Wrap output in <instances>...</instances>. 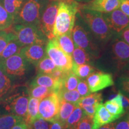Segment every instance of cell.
<instances>
[{
    "instance_id": "cell-1",
    "label": "cell",
    "mask_w": 129,
    "mask_h": 129,
    "mask_svg": "<svg viewBox=\"0 0 129 129\" xmlns=\"http://www.w3.org/2000/svg\"><path fill=\"white\" fill-rule=\"evenodd\" d=\"M30 96L28 87L16 84L4 97L0 99V111L3 114H13L25 120Z\"/></svg>"
},
{
    "instance_id": "cell-2",
    "label": "cell",
    "mask_w": 129,
    "mask_h": 129,
    "mask_svg": "<svg viewBox=\"0 0 129 129\" xmlns=\"http://www.w3.org/2000/svg\"><path fill=\"white\" fill-rule=\"evenodd\" d=\"M72 37L75 46L87 51L93 60L101 57L102 52L98 44V41L84 22L78 12L76 14L75 24L72 30Z\"/></svg>"
},
{
    "instance_id": "cell-3",
    "label": "cell",
    "mask_w": 129,
    "mask_h": 129,
    "mask_svg": "<svg viewBox=\"0 0 129 129\" xmlns=\"http://www.w3.org/2000/svg\"><path fill=\"white\" fill-rule=\"evenodd\" d=\"M78 13L84 22L99 43L106 44L115 34L109 28L102 13L81 7Z\"/></svg>"
},
{
    "instance_id": "cell-4",
    "label": "cell",
    "mask_w": 129,
    "mask_h": 129,
    "mask_svg": "<svg viewBox=\"0 0 129 129\" xmlns=\"http://www.w3.org/2000/svg\"><path fill=\"white\" fill-rule=\"evenodd\" d=\"M80 6L74 0L60 1L53 30L54 38L72 32Z\"/></svg>"
},
{
    "instance_id": "cell-5",
    "label": "cell",
    "mask_w": 129,
    "mask_h": 129,
    "mask_svg": "<svg viewBox=\"0 0 129 129\" xmlns=\"http://www.w3.org/2000/svg\"><path fill=\"white\" fill-rule=\"evenodd\" d=\"M50 0H25L13 21L14 24L31 25L39 27L43 11Z\"/></svg>"
},
{
    "instance_id": "cell-6",
    "label": "cell",
    "mask_w": 129,
    "mask_h": 129,
    "mask_svg": "<svg viewBox=\"0 0 129 129\" xmlns=\"http://www.w3.org/2000/svg\"><path fill=\"white\" fill-rule=\"evenodd\" d=\"M30 64L20 53H17L0 62V69L10 78L14 84H20V82L29 72Z\"/></svg>"
},
{
    "instance_id": "cell-7",
    "label": "cell",
    "mask_w": 129,
    "mask_h": 129,
    "mask_svg": "<svg viewBox=\"0 0 129 129\" xmlns=\"http://www.w3.org/2000/svg\"><path fill=\"white\" fill-rule=\"evenodd\" d=\"M10 29L22 47L35 44L46 45L48 41L40 27L37 26L14 24Z\"/></svg>"
},
{
    "instance_id": "cell-8",
    "label": "cell",
    "mask_w": 129,
    "mask_h": 129,
    "mask_svg": "<svg viewBox=\"0 0 129 129\" xmlns=\"http://www.w3.org/2000/svg\"><path fill=\"white\" fill-rule=\"evenodd\" d=\"M110 46V64L116 75L129 62V44L120 38L118 34L113 38Z\"/></svg>"
},
{
    "instance_id": "cell-9",
    "label": "cell",
    "mask_w": 129,
    "mask_h": 129,
    "mask_svg": "<svg viewBox=\"0 0 129 129\" xmlns=\"http://www.w3.org/2000/svg\"><path fill=\"white\" fill-rule=\"evenodd\" d=\"M46 55L50 58L58 68L66 72L72 71L73 66L72 56L62 50L56 38L48 40L46 46Z\"/></svg>"
},
{
    "instance_id": "cell-10",
    "label": "cell",
    "mask_w": 129,
    "mask_h": 129,
    "mask_svg": "<svg viewBox=\"0 0 129 129\" xmlns=\"http://www.w3.org/2000/svg\"><path fill=\"white\" fill-rule=\"evenodd\" d=\"M59 2L60 1L58 0H50L42 13L40 19L39 27L48 40L54 38L53 30Z\"/></svg>"
},
{
    "instance_id": "cell-11",
    "label": "cell",
    "mask_w": 129,
    "mask_h": 129,
    "mask_svg": "<svg viewBox=\"0 0 129 129\" xmlns=\"http://www.w3.org/2000/svg\"><path fill=\"white\" fill-rule=\"evenodd\" d=\"M60 100L56 92H53L41 100L39 105V116L49 122L58 120Z\"/></svg>"
},
{
    "instance_id": "cell-12",
    "label": "cell",
    "mask_w": 129,
    "mask_h": 129,
    "mask_svg": "<svg viewBox=\"0 0 129 129\" xmlns=\"http://www.w3.org/2000/svg\"><path fill=\"white\" fill-rule=\"evenodd\" d=\"M87 82L91 93L98 92L114 85L112 74L98 70L88 77Z\"/></svg>"
},
{
    "instance_id": "cell-13",
    "label": "cell",
    "mask_w": 129,
    "mask_h": 129,
    "mask_svg": "<svg viewBox=\"0 0 129 129\" xmlns=\"http://www.w3.org/2000/svg\"><path fill=\"white\" fill-rule=\"evenodd\" d=\"M105 20L113 32L118 34L129 26V17L120 9L102 13Z\"/></svg>"
},
{
    "instance_id": "cell-14",
    "label": "cell",
    "mask_w": 129,
    "mask_h": 129,
    "mask_svg": "<svg viewBox=\"0 0 129 129\" xmlns=\"http://www.w3.org/2000/svg\"><path fill=\"white\" fill-rule=\"evenodd\" d=\"M46 45L35 44L24 46L21 48L20 54L32 65L37 63L46 55Z\"/></svg>"
},
{
    "instance_id": "cell-15",
    "label": "cell",
    "mask_w": 129,
    "mask_h": 129,
    "mask_svg": "<svg viewBox=\"0 0 129 129\" xmlns=\"http://www.w3.org/2000/svg\"><path fill=\"white\" fill-rule=\"evenodd\" d=\"M121 2L122 0H91L80 7L105 13L119 9Z\"/></svg>"
},
{
    "instance_id": "cell-16",
    "label": "cell",
    "mask_w": 129,
    "mask_h": 129,
    "mask_svg": "<svg viewBox=\"0 0 129 129\" xmlns=\"http://www.w3.org/2000/svg\"><path fill=\"white\" fill-rule=\"evenodd\" d=\"M120 118L110 114L102 103L97 106L96 112L93 117L92 129H98L103 125L117 120Z\"/></svg>"
},
{
    "instance_id": "cell-17",
    "label": "cell",
    "mask_w": 129,
    "mask_h": 129,
    "mask_svg": "<svg viewBox=\"0 0 129 129\" xmlns=\"http://www.w3.org/2000/svg\"><path fill=\"white\" fill-rule=\"evenodd\" d=\"M30 85L47 87L52 88L55 92H57L63 88V81L55 78L51 74H37Z\"/></svg>"
},
{
    "instance_id": "cell-18",
    "label": "cell",
    "mask_w": 129,
    "mask_h": 129,
    "mask_svg": "<svg viewBox=\"0 0 129 129\" xmlns=\"http://www.w3.org/2000/svg\"><path fill=\"white\" fill-rule=\"evenodd\" d=\"M104 105L110 114L119 118L126 113L122 106V93L119 91L114 99L106 101Z\"/></svg>"
},
{
    "instance_id": "cell-19",
    "label": "cell",
    "mask_w": 129,
    "mask_h": 129,
    "mask_svg": "<svg viewBox=\"0 0 129 129\" xmlns=\"http://www.w3.org/2000/svg\"><path fill=\"white\" fill-rule=\"evenodd\" d=\"M41 99L30 97L26 118L24 120L27 125H30L37 118L39 117V105Z\"/></svg>"
},
{
    "instance_id": "cell-20",
    "label": "cell",
    "mask_w": 129,
    "mask_h": 129,
    "mask_svg": "<svg viewBox=\"0 0 129 129\" xmlns=\"http://www.w3.org/2000/svg\"><path fill=\"white\" fill-rule=\"evenodd\" d=\"M55 38L62 50L69 55L72 56L75 49V44L72 39V32H69Z\"/></svg>"
},
{
    "instance_id": "cell-21",
    "label": "cell",
    "mask_w": 129,
    "mask_h": 129,
    "mask_svg": "<svg viewBox=\"0 0 129 129\" xmlns=\"http://www.w3.org/2000/svg\"><path fill=\"white\" fill-rule=\"evenodd\" d=\"M74 63L78 64H91L93 58L83 48L75 46V49L72 54Z\"/></svg>"
},
{
    "instance_id": "cell-22",
    "label": "cell",
    "mask_w": 129,
    "mask_h": 129,
    "mask_svg": "<svg viewBox=\"0 0 129 129\" xmlns=\"http://www.w3.org/2000/svg\"><path fill=\"white\" fill-rule=\"evenodd\" d=\"M22 47H23L16 39V38H14L7 44L4 50L0 54V62L6 60L14 54L20 53Z\"/></svg>"
},
{
    "instance_id": "cell-23",
    "label": "cell",
    "mask_w": 129,
    "mask_h": 129,
    "mask_svg": "<svg viewBox=\"0 0 129 129\" xmlns=\"http://www.w3.org/2000/svg\"><path fill=\"white\" fill-rule=\"evenodd\" d=\"M84 115L83 109L80 106H76L65 122V129H75L79 121Z\"/></svg>"
},
{
    "instance_id": "cell-24",
    "label": "cell",
    "mask_w": 129,
    "mask_h": 129,
    "mask_svg": "<svg viewBox=\"0 0 129 129\" xmlns=\"http://www.w3.org/2000/svg\"><path fill=\"white\" fill-rule=\"evenodd\" d=\"M28 93L29 96L37 99H43L48 95L55 91L52 88L41 86V85H30L28 87Z\"/></svg>"
},
{
    "instance_id": "cell-25",
    "label": "cell",
    "mask_w": 129,
    "mask_h": 129,
    "mask_svg": "<svg viewBox=\"0 0 129 129\" xmlns=\"http://www.w3.org/2000/svg\"><path fill=\"white\" fill-rule=\"evenodd\" d=\"M96 71V68L91 64H76L73 63L72 71L80 79L87 78L88 77Z\"/></svg>"
},
{
    "instance_id": "cell-26",
    "label": "cell",
    "mask_w": 129,
    "mask_h": 129,
    "mask_svg": "<svg viewBox=\"0 0 129 129\" xmlns=\"http://www.w3.org/2000/svg\"><path fill=\"white\" fill-rule=\"evenodd\" d=\"M23 121L24 120L22 117L13 114L0 115V129H12L16 124Z\"/></svg>"
},
{
    "instance_id": "cell-27",
    "label": "cell",
    "mask_w": 129,
    "mask_h": 129,
    "mask_svg": "<svg viewBox=\"0 0 129 129\" xmlns=\"http://www.w3.org/2000/svg\"><path fill=\"white\" fill-rule=\"evenodd\" d=\"M76 107L75 104L64 101H60V107H59V113H58V120L60 121L64 124L68 118L69 115Z\"/></svg>"
},
{
    "instance_id": "cell-28",
    "label": "cell",
    "mask_w": 129,
    "mask_h": 129,
    "mask_svg": "<svg viewBox=\"0 0 129 129\" xmlns=\"http://www.w3.org/2000/svg\"><path fill=\"white\" fill-rule=\"evenodd\" d=\"M35 67L37 74H51V72L57 68L53 60L47 55L45 56Z\"/></svg>"
},
{
    "instance_id": "cell-29",
    "label": "cell",
    "mask_w": 129,
    "mask_h": 129,
    "mask_svg": "<svg viewBox=\"0 0 129 129\" xmlns=\"http://www.w3.org/2000/svg\"><path fill=\"white\" fill-rule=\"evenodd\" d=\"M0 1L7 12L14 19L25 0H0Z\"/></svg>"
},
{
    "instance_id": "cell-30",
    "label": "cell",
    "mask_w": 129,
    "mask_h": 129,
    "mask_svg": "<svg viewBox=\"0 0 129 129\" xmlns=\"http://www.w3.org/2000/svg\"><path fill=\"white\" fill-rule=\"evenodd\" d=\"M103 97L101 93H91L88 96L81 98L76 106L83 108L85 106H90L94 104H99L102 102Z\"/></svg>"
},
{
    "instance_id": "cell-31",
    "label": "cell",
    "mask_w": 129,
    "mask_h": 129,
    "mask_svg": "<svg viewBox=\"0 0 129 129\" xmlns=\"http://www.w3.org/2000/svg\"><path fill=\"white\" fill-rule=\"evenodd\" d=\"M56 93H57L60 101L68 102L75 104V105L81 98L77 90H67L62 88Z\"/></svg>"
},
{
    "instance_id": "cell-32",
    "label": "cell",
    "mask_w": 129,
    "mask_h": 129,
    "mask_svg": "<svg viewBox=\"0 0 129 129\" xmlns=\"http://www.w3.org/2000/svg\"><path fill=\"white\" fill-rule=\"evenodd\" d=\"M14 85L10 78L0 69V99L6 96Z\"/></svg>"
},
{
    "instance_id": "cell-33",
    "label": "cell",
    "mask_w": 129,
    "mask_h": 129,
    "mask_svg": "<svg viewBox=\"0 0 129 129\" xmlns=\"http://www.w3.org/2000/svg\"><path fill=\"white\" fill-rule=\"evenodd\" d=\"M14 19L7 12L0 1V30L8 29L13 25Z\"/></svg>"
},
{
    "instance_id": "cell-34",
    "label": "cell",
    "mask_w": 129,
    "mask_h": 129,
    "mask_svg": "<svg viewBox=\"0 0 129 129\" xmlns=\"http://www.w3.org/2000/svg\"><path fill=\"white\" fill-rule=\"evenodd\" d=\"M80 78L71 71L63 80V88L67 90H76Z\"/></svg>"
},
{
    "instance_id": "cell-35",
    "label": "cell",
    "mask_w": 129,
    "mask_h": 129,
    "mask_svg": "<svg viewBox=\"0 0 129 129\" xmlns=\"http://www.w3.org/2000/svg\"><path fill=\"white\" fill-rule=\"evenodd\" d=\"M15 38V35L10 28L8 29L0 30V54L10 42Z\"/></svg>"
},
{
    "instance_id": "cell-36",
    "label": "cell",
    "mask_w": 129,
    "mask_h": 129,
    "mask_svg": "<svg viewBox=\"0 0 129 129\" xmlns=\"http://www.w3.org/2000/svg\"><path fill=\"white\" fill-rule=\"evenodd\" d=\"M118 91L122 94L129 98V77L124 75H119L117 80Z\"/></svg>"
},
{
    "instance_id": "cell-37",
    "label": "cell",
    "mask_w": 129,
    "mask_h": 129,
    "mask_svg": "<svg viewBox=\"0 0 129 129\" xmlns=\"http://www.w3.org/2000/svg\"><path fill=\"white\" fill-rule=\"evenodd\" d=\"M50 122L44 120L39 116L32 122L31 124L28 126H30L33 129H50Z\"/></svg>"
},
{
    "instance_id": "cell-38",
    "label": "cell",
    "mask_w": 129,
    "mask_h": 129,
    "mask_svg": "<svg viewBox=\"0 0 129 129\" xmlns=\"http://www.w3.org/2000/svg\"><path fill=\"white\" fill-rule=\"evenodd\" d=\"M76 89L81 98L88 96L91 93L90 92L87 82L85 79H80Z\"/></svg>"
},
{
    "instance_id": "cell-39",
    "label": "cell",
    "mask_w": 129,
    "mask_h": 129,
    "mask_svg": "<svg viewBox=\"0 0 129 129\" xmlns=\"http://www.w3.org/2000/svg\"><path fill=\"white\" fill-rule=\"evenodd\" d=\"M93 121L92 118H90L87 115H84L81 120L75 129H92Z\"/></svg>"
},
{
    "instance_id": "cell-40",
    "label": "cell",
    "mask_w": 129,
    "mask_h": 129,
    "mask_svg": "<svg viewBox=\"0 0 129 129\" xmlns=\"http://www.w3.org/2000/svg\"><path fill=\"white\" fill-rule=\"evenodd\" d=\"M120 120L115 122V129H129V119L128 115L124 114Z\"/></svg>"
},
{
    "instance_id": "cell-41",
    "label": "cell",
    "mask_w": 129,
    "mask_h": 129,
    "mask_svg": "<svg viewBox=\"0 0 129 129\" xmlns=\"http://www.w3.org/2000/svg\"><path fill=\"white\" fill-rule=\"evenodd\" d=\"M98 105V104H94L90 106H84L83 108H81L83 109V110L84 111L85 115H87L88 116V117L93 118V117H94V113L96 112V109Z\"/></svg>"
},
{
    "instance_id": "cell-42",
    "label": "cell",
    "mask_w": 129,
    "mask_h": 129,
    "mask_svg": "<svg viewBox=\"0 0 129 129\" xmlns=\"http://www.w3.org/2000/svg\"><path fill=\"white\" fill-rule=\"evenodd\" d=\"M120 10L129 17V1L128 0H122L120 5Z\"/></svg>"
},
{
    "instance_id": "cell-43",
    "label": "cell",
    "mask_w": 129,
    "mask_h": 129,
    "mask_svg": "<svg viewBox=\"0 0 129 129\" xmlns=\"http://www.w3.org/2000/svg\"><path fill=\"white\" fill-rule=\"evenodd\" d=\"M118 35L121 38H122L124 41L129 44V26L120 34H118Z\"/></svg>"
},
{
    "instance_id": "cell-44",
    "label": "cell",
    "mask_w": 129,
    "mask_h": 129,
    "mask_svg": "<svg viewBox=\"0 0 129 129\" xmlns=\"http://www.w3.org/2000/svg\"><path fill=\"white\" fill-rule=\"evenodd\" d=\"M50 129H65V126L63 123L57 120L51 122Z\"/></svg>"
},
{
    "instance_id": "cell-45",
    "label": "cell",
    "mask_w": 129,
    "mask_h": 129,
    "mask_svg": "<svg viewBox=\"0 0 129 129\" xmlns=\"http://www.w3.org/2000/svg\"><path fill=\"white\" fill-rule=\"evenodd\" d=\"M122 106L125 112H129V98L122 94Z\"/></svg>"
},
{
    "instance_id": "cell-46",
    "label": "cell",
    "mask_w": 129,
    "mask_h": 129,
    "mask_svg": "<svg viewBox=\"0 0 129 129\" xmlns=\"http://www.w3.org/2000/svg\"><path fill=\"white\" fill-rule=\"evenodd\" d=\"M12 129H28V125L26 123L23 121L19 122L12 128Z\"/></svg>"
},
{
    "instance_id": "cell-47",
    "label": "cell",
    "mask_w": 129,
    "mask_h": 129,
    "mask_svg": "<svg viewBox=\"0 0 129 129\" xmlns=\"http://www.w3.org/2000/svg\"><path fill=\"white\" fill-rule=\"evenodd\" d=\"M124 75V76H127L129 77V62L123 68H122L119 75Z\"/></svg>"
},
{
    "instance_id": "cell-48",
    "label": "cell",
    "mask_w": 129,
    "mask_h": 129,
    "mask_svg": "<svg viewBox=\"0 0 129 129\" xmlns=\"http://www.w3.org/2000/svg\"><path fill=\"white\" fill-rule=\"evenodd\" d=\"M115 122H111V123L107 124H105L103 126L100 127L98 129H115Z\"/></svg>"
},
{
    "instance_id": "cell-49",
    "label": "cell",
    "mask_w": 129,
    "mask_h": 129,
    "mask_svg": "<svg viewBox=\"0 0 129 129\" xmlns=\"http://www.w3.org/2000/svg\"><path fill=\"white\" fill-rule=\"evenodd\" d=\"M77 3H88L91 0H74Z\"/></svg>"
},
{
    "instance_id": "cell-50",
    "label": "cell",
    "mask_w": 129,
    "mask_h": 129,
    "mask_svg": "<svg viewBox=\"0 0 129 129\" xmlns=\"http://www.w3.org/2000/svg\"><path fill=\"white\" fill-rule=\"evenodd\" d=\"M28 129H33L30 126H28Z\"/></svg>"
},
{
    "instance_id": "cell-51",
    "label": "cell",
    "mask_w": 129,
    "mask_h": 129,
    "mask_svg": "<svg viewBox=\"0 0 129 129\" xmlns=\"http://www.w3.org/2000/svg\"><path fill=\"white\" fill-rule=\"evenodd\" d=\"M58 1H61V0H58Z\"/></svg>"
},
{
    "instance_id": "cell-52",
    "label": "cell",
    "mask_w": 129,
    "mask_h": 129,
    "mask_svg": "<svg viewBox=\"0 0 129 129\" xmlns=\"http://www.w3.org/2000/svg\"><path fill=\"white\" fill-rule=\"evenodd\" d=\"M128 119H129V117H128Z\"/></svg>"
},
{
    "instance_id": "cell-53",
    "label": "cell",
    "mask_w": 129,
    "mask_h": 129,
    "mask_svg": "<svg viewBox=\"0 0 129 129\" xmlns=\"http://www.w3.org/2000/svg\"><path fill=\"white\" fill-rule=\"evenodd\" d=\"M128 1H129V0H128Z\"/></svg>"
}]
</instances>
